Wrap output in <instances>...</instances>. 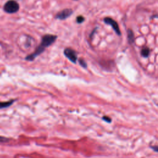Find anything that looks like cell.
<instances>
[{"label": "cell", "instance_id": "cell-2", "mask_svg": "<svg viewBox=\"0 0 158 158\" xmlns=\"http://www.w3.org/2000/svg\"><path fill=\"white\" fill-rule=\"evenodd\" d=\"M19 9V5L14 0H9L4 6V11L9 14H13L17 12Z\"/></svg>", "mask_w": 158, "mask_h": 158}, {"label": "cell", "instance_id": "cell-13", "mask_svg": "<svg viewBox=\"0 0 158 158\" xmlns=\"http://www.w3.org/2000/svg\"><path fill=\"white\" fill-rule=\"evenodd\" d=\"M76 1H77V0H76Z\"/></svg>", "mask_w": 158, "mask_h": 158}, {"label": "cell", "instance_id": "cell-4", "mask_svg": "<svg viewBox=\"0 0 158 158\" xmlns=\"http://www.w3.org/2000/svg\"><path fill=\"white\" fill-rule=\"evenodd\" d=\"M73 11L72 9H64L58 13L55 16V18L59 20H66L68 17L72 16Z\"/></svg>", "mask_w": 158, "mask_h": 158}, {"label": "cell", "instance_id": "cell-5", "mask_svg": "<svg viewBox=\"0 0 158 158\" xmlns=\"http://www.w3.org/2000/svg\"><path fill=\"white\" fill-rule=\"evenodd\" d=\"M64 54L71 62L73 63H76L77 60V55L74 50L71 48H66L64 51Z\"/></svg>", "mask_w": 158, "mask_h": 158}, {"label": "cell", "instance_id": "cell-11", "mask_svg": "<svg viewBox=\"0 0 158 158\" xmlns=\"http://www.w3.org/2000/svg\"><path fill=\"white\" fill-rule=\"evenodd\" d=\"M7 141V139L4 137H2V136H0V142H5Z\"/></svg>", "mask_w": 158, "mask_h": 158}, {"label": "cell", "instance_id": "cell-1", "mask_svg": "<svg viewBox=\"0 0 158 158\" xmlns=\"http://www.w3.org/2000/svg\"><path fill=\"white\" fill-rule=\"evenodd\" d=\"M57 38L58 37L56 35L46 34L42 37L41 43L40 45L45 49L46 48L49 47L52 44H53L56 41Z\"/></svg>", "mask_w": 158, "mask_h": 158}, {"label": "cell", "instance_id": "cell-6", "mask_svg": "<svg viewBox=\"0 0 158 158\" xmlns=\"http://www.w3.org/2000/svg\"><path fill=\"white\" fill-rule=\"evenodd\" d=\"M127 38H128V42L130 44H133L135 42L134 34L131 29L127 30Z\"/></svg>", "mask_w": 158, "mask_h": 158}, {"label": "cell", "instance_id": "cell-10", "mask_svg": "<svg viewBox=\"0 0 158 158\" xmlns=\"http://www.w3.org/2000/svg\"><path fill=\"white\" fill-rule=\"evenodd\" d=\"M79 64L83 67H85V68H86L87 67V63H86V62L85 61H84L83 59H79Z\"/></svg>", "mask_w": 158, "mask_h": 158}, {"label": "cell", "instance_id": "cell-9", "mask_svg": "<svg viewBox=\"0 0 158 158\" xmlns=\"http://www.w3.org/2000/svg\"><path fill=\"white\" fill-rule=\"evenodd\" d=\"M84 20H85V18H84L82 16H79L76 19V21L78 24L83 23L84 22Z\"/></svg>", "mask_w": 158, "mask_h": 158}, {"label": "cell", "instance_id": "cell-8", "mask_svg": "<svg viewBox=\"0 0 158 158\" xmlns=\"http://www.w3.org/2000/svg\"><path fill=\"white\" fill-rule=\"evenodd\" d=\"M13 103H14V100H10L9 101H7V102H0V109L9 107Z\"/></svg>", "mask_w": 158, "mask_h": 158}, {"label": "cell", "instance_id": "cell-7", "mask_svg": "<svg viewBox=\"0 0 158 158\" xmlns=\"http://www.w3.org/2000/svg\"><path fill=\"white\" fill-rule=\"evenodd\" d=\"M150 49L148 48V47H144L142 49V51H141V55L144 58H147L148 57L149 55H150Z\"/></svg>", "mask_w": 158, "mask_h": 158}, {"label": "cell", "instance_id": "cell-3", "mask_svg": "<svg viewBox=\"0 0 158 158\" xmlns=\"http://www.w3.org/2000/svg\"><path fill=\"white\" fill-rule=\"evenodd\" d=\"M103 21L105 24L109 25L113 28V30L115 31V32L116 33V34L118 36L121 35V31L120 28L119 27V25H118V24L116 21L114 20L113 19L111 18V17H109L104 18Z\"/></svg>", "mask_w": 158, "mask_h": 158}, {"label": "cell", "instance_id": "cell-12", "mask_svg": "<svg viewBox=\"0 0 158 158\" xmlns=\"http://www.w3.org/2000/svg\"><path fill=\"white\" fill-rule=\"evenodd\" d=\"M103 119L106 121V122H111V119L108 117H104L103 118Z\"/></svg>", "mask_w": 158, "mask_h": 158}]
</instances>
